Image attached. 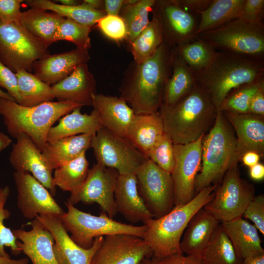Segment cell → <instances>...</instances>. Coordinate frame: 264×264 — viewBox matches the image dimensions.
Wrapping results in <instances>:
<instances>
[{
  "label": "cell",
  "mask_w": 264,
  "mask_h": 264,
  "mask_svg": "<svg viewBox=\"0 0 264 264\" xmlns=\"http://www.w3.org/2000/svg\"><path fill=\"white\" fill-rule=\"evenodd\" d=\"M173 60L172 49L163 42L145 62H133L130 65L119 89L120 97L135 115L158 112L165 85L172 72Z\"/></svg>",
  "instance_id": "obj_1"
},
{
  "label": "cell",
  "mask_w": 264,
  "mask_h": 264,
  "mask_svg": "<svg viewBox=\"0 0 264 264\" xmlns=\"http://www.w3.org/2000/svg\"><path fill=\"white\" fill-rule=\"evenodd\" d=\"M193 73L196 83L207 92L219 111L231 91L264 78V60L220 50L208 66Z\"/></svg>",
  "instance_id": "obj_2"
},
{
  "label": "cell",
  "mask_w": 264,
  "mask_h": 264,
  "mask_svg": "<svg viewBox=\"0 0 264 264\" xmlns=\"http://www.w3.org/2000/svg\"><path fill=\"white\" fill-rule=\"evenodd\" d=\"M218 111L209 94L196 83L172 106H161L158 112L164 132L174 144H186L204 135L212 127Z\"/></svg>",
  "instance_id": "obj_3"
},
{
  "label": "cell",
  "mask_w": 264,
  "mask_h": 264,
  "mask_svg": "<svg viewBox=\"0 0 264 264\" xmlns=\"http://www.w3.org/2000/svg\"><path fill=\"white\" fill-rule=\"evenodd\" d=\"M79 107L83 106L70 101H52L28 107L0 97V115L8 132L15 138L24 133L41 152L47 143L48 132L53 125Z\"/></svg>",
  "instance_id": "obj_4"
},
{
  "label": "cell",
  "mask_w": 264,
  "mask_h": 264,
  "mask_svg": "<svg viewBox=\"0 0 264 264\" xmlns=\"http://www.w3.org/2000/svg\"><path fill=\"white\" fill-rule=\"evenodd\" d=\"M218 185L205 187L188 202L176 205L164 216L151 218L143 223L146 229L143 239L149 245L154 257L160 259L183 254L180 242L189 221L213 198Z\"/></svg>",
  "instance_id": "obj_5"
},
{
  "label": "cell",
  "mask_w": 264,
  "mask_h": 264,
  "mask_svg": "<svg viewBox=\"0 0 264 264\" xmlns=\"http://www.w3.org/2000/svg\"><path fill=\"white\" fill-rule=\"evenodd\" d=\"M235 132L222 111H218L215 121L202 144L201 167L195 182V195L205 187L218 184L234 164L236 156Z\"/></svg>",
  "instance_id": "obj_6"
},
{
  "label": "cell",
  "mask_w": 264,
  "mask_h": 264,
  "mask_svg": "<svg viewBox=\"0 0 264 264\" xmlns=\"http://www.w3.org/2000/svg\"><path fill=\"white\" fill-rule=\"evenodd\" d=\"M67 212L59 217L71 239L80 247L90 248L96 237L116 234H127L143 238L146 226H135L117 221L101 212L94 216L79 210L68 201Z\"/></svg>",
  "instance_id": "obj_7"
},
{
  "label": "cell",
  "mask_w": 264,
  "mask_h": 264,
  "mask_svg": "<svg viewBox=\"0 0 264 264\" xmlns=\"http://www.w3.org/2000/svg\"><path fill=\"white\" fill-rule=\"evenodd\" d=\"M215 49L229 51L264 60V25L237 18L219 27L196 36Z\"/></svg>",
  "instance_id": "obj_8"
},
{
  "label": "cell",
  "mask_w": 264,
  "mask_h": 264,
  "mask_svg": "<svg viewBox=\"0 0 264 264\" xmlns=\"http://www.w3.org/2000/svg\"><path fill=\"white\" fill-rule=\"evenodd\" d=\"M47 47L22 24L0 21V61L16 73L32 72L34 63L49 54Z\"/></svg>",
  "instance_id": "obj_9"
},
{
  "label": "cell",
  "mask_w": 264,
  "mask_h": 264,
  "mask_svg": "<svg viewBox=\"0 0 264 264\" xmlns=\"http://www.w3.org/2000/svg\"><path fill=\"white\" fill-rule=\"evenodd\" d=\"M213 198L203 207L220 222L242 217L249 202L255 196L254 186L241 178L238 163L224 175Z\"/></svg>",
  "instance_id": "obj_10"
},
{
  "label": "cell",
  "mask_w": 264,
  "mask_h": 264,
  "mask_svg": "<svg viewBox=\"0 0 264 264\" xmlns=\"http://www.w3.org/2000/svg\"><path fill=\"white\" fill-rule=\"evenodd\" d=\"M98 163L119 174L135 173L148 159L125 138L103 127L93 135L91 145Z\"/></svg>",
  "instance_id": "obj_11"
},
{
  "label": "cell",
  "mask_w": 264,
  "mask_h": 264,
  "mask_svg": "<svg viewBox=\"0 0 264 264\" xmlns=\"http://www.w3.org/2000/svg\"><path fill=\"white\" fill-rule=\"evenodd\" d=\"M137 189L153 218H159L174 207V190L171 174L149 159L135 173Z\"/></svg>",
  "instance_id": "obj_12"
},
{
  "label": "cell",
  "mask_w": 264,
  "mask_h": 264,
  "mask_svg": "<svg viewBox=\"0 0 264 264\" xmlns=\"http://www.w3.org/2000/svg\"><path fill=\"white\" fill-rule=\"evenodd\" d=\"M118 175L116 170L96 163L89 169L83 184L71 193L67 201L73 205L79 202L97 203L102 212L113 219L117 213L114 193Z\"/></svg>",
  "instance_id": "obj_13"
},
{
  "label": "cell",
  "mask_w": 264,
  "mask_h": 264,
  "mask_svg": "<svg viewBox=\"0 0 264 264\" xmlns=\"http://www.w3.org/2000/svg\"><path fill=\"white\" fill-rule=\"evenodd\" d=\"M203 137L186 144H174L175 165L171 174L175 206L185 204L195 196V182L201 167Z\"/></svg>",
  "instance_id": "obj_14"
},
{
  "label": "cell",
  "mask_w": 264,
  "mask_h": 264,
  "mask_svg": "<svg viewBox=\"0 0 264 264\" xmlns=\"http://www.w3.org/2000/svg\"><path fill=\"white\" fill-rule=\"evenodd\" d=\"M152 11L159 24L164 42L171 48L196 39L198 24L195 18L176 0H155Z\"/></svg>",
  "instance_id": "obj_15"
},
{
  "label": "cell",
  "mask_w": 264,
  "mask_h": 264,
  "mask_svg": "<svg viewBox=\"0 0 264 264\" xmlns=\"http://www.w3.org/2000/svg\"><path fill=\"white\" fill-rule=\"evenodd\" d=\"M13 176L18 192L17 207L24 218L33 220L44 214L60 217L65 213L48 190L29 173L15 171Z\"/></svg>",
  "instance_id": "obj_16"
},
{
  "label": "cell",
  "mask_w": 264,
  "mask_h": 264,
  "mask_svg": "<svg viewBox=\"0 0 264 264\" xmlns=\"http://www.w3.org/2000/svg\"><path fill=\"white\" fill-rule=\"evenodd\" d=\"M153 256L143 238L127 234H112L104 237L90 264H140Z\"/></svg>",
  "instance_id": "obj_17"
},
{
  "label": "cell",
  "mask_w": 264,
  "mask_h": 264,
  "mask_svg": "<svg viewBox=\"0 0 264 264\" xmlns=\"http://www.w3.org/2000/svg\"><path fill=\"white\" fill-rule=\"evenodd\" d=\"M37 218L53 237V251L58 264H90L95 252L103 241V236L96 237L92 246L85 249L79 246L71 239L59 217L50 214H44L39 215Z\"/></svg>",
  "instance_id": "obj_18"
},
{
  "label": "cell",
  "mask_w": 264,
  "mask_h": 264,
  "mask_svg": "<svg viewBox=\"0 0 264 264\" xmlns=\"http://www.w3.org/2000/svg\"><path fill=\"white\" fill-rule=\"evenodd\" d=\"M16 139L9 157L12 167L15 171L31 173L54 196L56 189L53 184L52 171L48 167L42 152L24 133L19 134Z\"/></svg>",
  "instance_id": "obj_19"
},
{
  "label": "cell",
  "mask_w": 264,
  "mask_h": 264,
  "mask_svg": "<svg viewBox=\"0 0 264 264\" xmlns=\"http://www.w3.org/2000/svg\"><path fill=\"white\" fill-rule=\"evenodd\" d=\"M30 224L32 228L29 231L12 230L22 252L32 264H58L53 251L54 239L51 232L37 217Z\"/></svg>",
  "instance_id": "obj_20"
},
{
  "label": "cell",
  "mask_w": 264,
  "mask_h": 264,
  "mask_svg": "<svg viewBox=\"0 0 264 264\" xmlns=\"http://www.w3.org/2000/svg\"><path fill=\"white\" fill-rule=\"evenodd\" d=\"M236 136L237 160L246 153L253 151L260 156L264 154V118L251 113L223 111Z\"/></svg>",
  "instance_id": "obj_21"
},
{
  "label": "cell",
  "mask_w": 264,
  "mask_h": 264,
  "mask_svg": "<svg viewBox=\"0 0 264 264\" xmlns=\"http://www.w3.org/2000/svg\"><path fill=\"white\" fill-rule=\"evenodd\" d=\"M89 59L88 50L78 48L49 54L34 63L32 72L44 82L54 85L69 76L80 65L87 64Z\"/></svg>",
  "instance_id": "obj_22"
},
{
  "label": "cell",
  "mask_w": 264,
  "mask_h": 264,
  "mask_svg": "<svg viewBox=\"0 0 264 264\" xmlns=\"http://www.w3.org/2000/svg\"><path fill=\"white\" fill-rule=\"evenodd\" d=\"M96 82L87 64L80 65L69 76L51 86V93L58 101H70L82 106H92Z\"/></svg>",
  "instance_id": "obj_23"
},
{
  "label": "cell",
  "mask_w": 264,
  "mask_h": 264,
  "mask_svg": "<svg viewBox=\"0 0 264 264\" xmlns=\"http://www.w3.org/2000/svg\"><path fill=\"white\" fill-rule=\"evenodd\" d=\"M92 106L98 114L103 127L125 138L135 114L127 102L120 97L95 93Z\"/></svg>",
  "instance_id": "obj_24"
},
{
  "label": "cell",
  "mask_w": 264,
  "mask_h": 264,
  "mask_svg": "<svg viewBox=\"0 0 264 264\" xmlns=\"http://www.w3.org/2000/svg\"><path fill=\"white\" fill-rule=\"evenodd\" d=\"M114 199L117 212L130 222L144 223L153 218L139 194L135 173L118 175Z\"/></svg>",
  "instance_id": "obj_25"
},
{
  "label": "cell",
  "mask_w": 264,
  "mask_h": 264,
  "mask_svg": "<svg viewBox=\"0 0 264 264\" xmlns=\"http://www.w3.org/2000/svg\"><path fill=\"white\" fill-rule=\"evenodd\" d=\"M221 222L203 208L189 221L180 242L182 253L200 259L215 231Z\"/></svg>",
  "instance_id": "obj_26"
},
{
  "label": "cell",
  "mask_w": 264,
  "mask_h": 264,
  "mask_svg": "<svg viewBox=\"0 0 264 264\" xmlns=\"http://www.w3.org/2000/svg\"><path fill=\"white\" fill-rule=\"evenodd\" d=\"M221 224L240 259L264 254L258 230L242 217Z\"/></svg>",
  "instance_id": "obj_27"
},
{
  "label": "cell",
  "mask_w": 264,
  "mask_h": 264,
  "mask_svg": "<svg viewBox=\"0 0 264 264\" xmlns=\"http://www.w3.org/2000/svg\"><path fill=\"white\" fill-rule=\"evenodd\" d=\"M95 133L80 134L47 143L42 153L49 168L53 171L86 153Z\"/></svg>",
  "instance_id": "obj_28"
},
{
  "label": "cell",
  "mask_w": 264,
  "mask_h": 264,
  "mask_svg": "<svg viewBox=\"0 0 264 264\" xmlns=\"http://www.w3.org/2000/svg\"><path fill=\"white\" fill-rule=\"evenodd\" d=\"M164 133L159 112L135 115L125 138L146 156Z\"/></svg>",
  "instance_id": "obj_29"
},
{
  "label": "cell",
  "mask_w": 264,
  "mask_h": 264,
  "mask_svg": "<svg viewBox=\"0 0 264 264\" xmlns=\"http://www.w3.org/2000/svg\"><path fill=\"white\" fill-rule=\"evenodd\" d=\"M82 107H77L61 117L58 124L50 129L47 136V143L80 134L96 133L103 127L96 110L93 109L89 114L82 113Z\"/></svg>",
  "instance_id": "obj_30"
},
{
  "label": "cell",
  "mask_w": 264,
  "mask_h": 264,
  "mask_svg": "<svg viewBox=\"0 0 264 264\" xmlns=\"http://www.w3.org/2000/svg\"><path fill=\"white\" fill-rule=\"evenodd\" d=\"M173 53L172 72L165 85L161 105L167 107L177 103L196 84L193 71L177 55Z\"/></svg>",
  "instance_id": "obj_31"
},
{
  "label": "cell",
  "mask_w": 264,
  "mask_h": 264,
  "mask_svg": "<svg viewBox=\"0 0 264 264\" xmlns=\"http://www.w3.org/2000/svg\"><path fill=\"white\" fill-rule=\"evenodd\" d=\"M65 18L54 12L34 8L21 12V24L47 47L54 43L58 26Z\"/></svg>",
  "instance_id": "obj_32"
},
{
  "label": "cell",
  "mask_w": 264,
  "mask_h": 264,
  "mask_svg": "<svg viewBox=\"0 0 264 264\" xmlns=\"http://www.w3.org/2000/svg\"><path fill=\"white\" fill-rule=\"evenodd\" d=\"M245 0H212L201 12L197 35L219 27L240 17Z\"/></svg>",
  "instance_id": "obj_33"
},
{
  "label": "cell",
  "mask_w": 264,
  "mask_h": 264,
  "mask_svg": "<svg viewBox=\"0 0 264 264\" xmlns=\"http://www.w3.org/2000/svg\"><path fill=\"white\" fill-rule=\"evenodd\" d=\"M24 1L30 8L50 10L63 18L91 27L107 15L105 10H95L82 3L77 6H68L49 0H26Z\"/></svg>",
  "instance_id": "obj_34"
},
{
  "label": "cell",
  "mask_w": 264,
  "mask_h": 264,
  "mask_svg": "<svg viewBox=\"0 0 264 264\" xmlns=\"http://www.w3.org/2000/svg\"><path fill=\"white\" fill-rule=\"evenodd\" d=\"M200 260L202 264H242L225 232L221 222L203 250Z\"/></svg>",
  "instance_id": "obj_35"
},
{
  "label": "cell",
  "mask_w": 264,
  "mask_h": 264,
  "mask_svg": "<svg viewBox=\"0 0 264 264\" xmlns=\"http://www.w3.org/2000/svg\"><path fill=\"white\" fill-rule=\"evenodd\" d=\"M16 75L21 97V105L34 107L44 102L52 101L54 99L51 93V86L34 74L26 70L21 69L16 72Z\"/></svg>",
  "instance_id": "obj_36"
},
{
  "label": "cell",
  "mask_w": 264,
  "mask_h": 264,
  "mask_svg": "<svg viewBox=\"0 0 264 264\" xmlns=\"http://www.w3.org/2000/svg\"><path fill=\"white\" fill-rule=\"evenodd\" d=\"M155 0H137L133 3L125 0L119 16L123 20L127 32L126 40L131 44L149 22V14Z\"/></svg>",
  "instance_id": "obj_37"
},
{
  "label": "cell",
  "mask_w": 264,
  "mask_h": 264,
  "mask_svg": "<svg viewBox=\"0 0 264 264\" xmlns=\"http://www.w3.org/2000/svg\"><path fill=\"white\" fill-rule=\"evenodd\" d=\"M89 163L86 153L75 159L55 169L53 184L64 191L71 193L78 188L85 181L88 171Z\"/></svg>",
  "instance_id": "obj_38"
},
{
  "label": "cell",
  "mask_w": 264,
  "mask_h": 264,
  "mask_svg": "<svg viewBox=\"0 0 264 264\" xmlns=\"http://www.w3.org/2000/svg\"><path fill=\"white\" fill-rule=\"evenodd\" d=\"M164 42L159 24L154 17L130 44L134 62L141 64L149 59Z\"/></svg>",
  "instance_id": "obj_39"
},
{
  "label": "cell",
  "mask_w": 264,
  "mask_h": 264,
  "mask_svg": "<svg viewBox=\"0 0 264 264\" xmlns=\"http://www.w3.org/2000/svg\"><path fill=\"white\" fill-rule=\"evenodd\" d=\"M172 49L193 72L200 71L208 66L216 52L208 43L197 37L192 42Z\"/></svg>",
  "instance_id": "obj_40"
},
{
  "label": "cell",
  "mask_w": 264,
  "mask_h": 264,
  "mask_svg": "<svg viewBox=\"0 0 264 264\" xmlns=\"http://www.w3.org/2000/svg\"><path fill=\"white\" fill-rule=\"evenodd\" d=\"M263 87H264V78L234 89L224 99L219 111L249 113L252 98Z\"/></svg>",
  "instance_id": "obj_41"
},
{
  "label": "cell",
  "mask_w": 264,
  "mask_h": 264,
  "mask_svg": "<svg viewBox=\"0 0 264 264\" xmlns=\"http://www.w3.org/2000/svg\"><path fill=\"white\" fill-rule=\"evenodd\" d=\"M91 30V27L64 18L58 26L54 42L60 40L67 41L73 43L76 48L88 50L91 45L89 37Z\"/></svg>",
  "instance_id": "obj_42"
},
{
  "label": "cell",
  "mask_w": 264,
  "mask_h": 264,
  "mask_svg": "<svg viewBox=\"0 0 264 264\" xmlns=\"http://www.w3.org/2000/svg\"><path fill=\"white\" fill-rule=\"evenodd\" d=\"M174 144L169 135L164 132L149 151L146 157L160 168L171 174L175 165Z\"/></svg>",
  "instance_id": "obj_43"
},
{
  "label": "cell",
  "mask_w": 264,
  "mask_h": 264,
  "mask_svg": "<svg viewBox=\"0 0 264 264\" xmlns=\"http://www.w3.org/2000/svg\"><path fill=\"white\" fill-rule=\"evenodd\" d=\"M10 193V188L8 186L3 188L0 196V256L10 258V256L6 252L4 247L11 249L13 255H19L22 252L17 245L18 240L10 228L6 227L3 223L4 220L10 216V212L4 208Z\"/></svg>",
  "instance_id": "obj_44"
},
{
  "label": "cell",
  "mask_w": 264,
  "mask_h": 264,
  "mask_svg": "<svg viewBox=\"0 0 264 264\" xmlns=\"http://www.w3.org/2000/svg\"><path fill=\"white\" fill-rule=\"evenodd\" d=\"M97 27L109 38L116 42L126 39V28L119 16L106 15L97 21Z\"/></svg>",
  "instance_id": "obj_45"
},
{
  "label": "cell",
  "mask_w": 264,
  "mask_h": 264,
  "mask_svg": "<svg viewBox=\"0 0 264 264\" xmlns=\"http://www.w3.org/2000/svg\"><path fill=\"white\" fill-rule=\"evenodd\" d=\"M245 219L251 220L257 229L264 235V196H255L249 202L242 215Z\"/></svg>",
  "instance_id": "obj_46"
},
{
  "label": "cell",
  "mask_w": 264,
  "mask_h": 264,
  "mask_svg": "<svg viewBox=\"0 0 264 264\" xmlns=\"http://www.w3.org/2000/svg\"><path fill=\"white\" fill-rule=\"evenodd\" d=\"M0 87L3 88L19 104H21V97L19 90L18 79L16 73L4 65L0 61Z\"/></svg>",
  "instance_id": "obj_47"
},
{
  "label": "cell",
  "mask_w": 264,
  "mask_h": 264,
  "mask_svg": "<svg viewBox=\"0 0 264 264\" xmlns=\"http://www.w3.org/2000/svg\"><path fill=\"white\" fill-rule=\"evenodd\" d=\"M22 0H0V21L3 24H21L20 7Z\"/></svg>",
  "instance_id": "obj_48"
},
{
  "label": "cell",
  "mask_w": 264,
  "mask_h": 264,
  "mask_svg": "<svg viewBox=\"0 0 264 264\" xmlns=\"http://www.w3.org/2000/svg\"><path fill=\"white\" fill-rule=\"evenodd\" d=\"M264 0H245L239 18L250 22H263Z\"/></svg>",
  "instance_id": "obj_49"
},
{
  "label": "cell",
  "mask_w": 264,
  "mask_h": 264,
  "mask_svg": "<svg viewBox=\"0 0 264 264\" xmlns=\"http://www.w3.org/2000/svg\"><path fill=\"white\" fill-rule=\"evenodd\" d=\"M212 0H176L177 4L190 13L199 14L209 6Z\"/></svg>",
  "instance_id": "obj_50"
},
{
  "label": "cell",
  "mask_w": 264,
  "mask_h": 264,
  "mask_svg": "<svg viewBox=\"0 0 264 264\" xmlns=\"http://www.w3.org/2000/svg\"><path fill=\"white\" fill-rule=\"evenodd\" d=\"M158 264H202L200 259L183 254L173 255L158 259Z\"/></svg>",
  "instance_id": "obj_51"
},
{
  "label": "cell",
  "mask_w": 264,
  "mask_h": 264,
  "mask_svg": "<svg viewBox=\"0 0 264 264\" xmlns=\"http://www.w3.org/2000/svg\"><path fill=\"white\" fill-rule=\"evenodd\" d=\"M249 113L264 116V87L253 96L249 105Z\"/></svg>",
  "instance_id": "obj_52"
},
{
  "label": "cell",
  "mask_w": 264,
  "mask_h": 264,
  "mask_svg": "<svg viewBox=\"0 0 264 264\" xmlns=\"http://www.w3.org/2000/svg\"><path fill=\"white\" fill-rule=\"evenodd\" d=\"M124 0H104V10L107 15L119 16L120 10L124 4Z\"/></svg>",
  "instance_id": "obj_53"
},
{
  "label": "cell",
  "mask_w": 264,
  "mask_h": 264,
  "mask_svg": "<svg viewBox=\"0 0 264 264\" xmlns=\"http://www.w3.org/2000/svg\"><path fill=\"white\" fill-rule=\"evenodd\" d=\"M260 155L256 152L250 151L244 154L241 159L243 163L249 167L259 163Z\"/></svg>",
  "instance_id": "obj_54"
},
{
  "label": "cell",
  "mask_w": 264,
  "mask_h": 264,
  "mask_svg": "<svg viewBox=\"0 0 264 264\" xmlns=\"http://www.w3.org/2000/svg\"><path fill=\"white\" fill-rule=\"evenodd\" d=\"M249 175L255 180H261L264 178V166L260 163L249 167Z\"/></svg>",
  "instance_id": "obj_55"
},
{
  "label": "cell",
  "mask_w": 264,
  "mask_h": 264,
  "mask_svg": "<svg viewBox=\"0 0 264 264\" xmlns=\"http://www.w3.org/2000/svg\"><path fill=\"white\" fill-rule=\"evenodd\" d=\"M81 3L95 10H104V0H84Z\"/></svg>",
  "instance_id": "obj_56"
},
{
  "label": "cell",
  "mask_w": 264,
  "mask_h": 264,
  "mask_svg": "<svg viewBox=\"0 0 264 264\" xmlns=\"http://www.w3.org/2000/svg\"><path fill=\"white\" fill-rule=\"evenodd\" d=\"M242 264H264V254L245 258Z\"/></svg>",
  "instance_id": "obj_57"
},
{
  "label": "cell",
  "mask_w": 264,
  "mask_h": 264,
  "mask_svg": "<svg viewBox=\"0 0 264 264\" xmlns=\"http://www.w3.org/2000/svg\"><path fill=\"white\" fill-rule=\"evenodd\" d=\"M29 259L25 258L18 260L0 256V264H28Z\"/></svg>",
  "instance_id": "obj_58"
},
{
  "label": "cell",
  "mask_w": 264,
  "mask_h": 264,
  "mask_svg": "<svg viewBox=\"0 0 264 264\" xmlns=\"http://www.w3.org/2000/svg\"><path fill=\"white\" fill-rule=\"evenodd\" d=\"M12 142L6 134L0 132V153L6 149Z\"/></svg>",
  "instance_id": "obj_59"
},
{
  "label": "cell",
  "mask_w": 264,
  "mask_h": 264,
  "mask_svg": "<svg viewBox=\"0 0 264 264\" xmlns=\"http://www.w3.org/2000/svg\"><path fill=\"white\" fill-rule=\"evenodd\" d=\"M56 1L60 2L61 4L68 6H77L82 3L80 1L76 0H58Z\"/></svg>",
  "instance_id": "obj_60"
},
{
  "label": "cell",
  "mask_w": 264,
  "mask_h": 264,
  "mask_svg": "<svg viewBox=\"0 0 264 264\" xmlns=\"http://www.w3.org/2000/svg\"><path fill=\"white\" fill-rule=\"evenodd\" d=\"M158 259L153 256L147 258L142 261L140 264H158Z\"/></svg>",
  "instance_id": "obj_61"
},
{
  "label": "cell",
  "mask_w": 264,
  "mask_h": 264,
  "mask_svg": "<svg viewBox=\"0 0 264 264\" xmlns=\"http://www.w3.org/2000/svg\"><path fill=\"white\" fill-rule=\"evenodd\" d=\"M0 97L4 98L15 101L14 99L8 94L7 92H5L0 88Z\"/></svg>",
  "instance_id": "obj_62"
},
{
  "label": "cell",
  "mask_w": 264,
  "mask_h": 264,
  "mask_svg": "<svg viewBox=\"0 0 264 264\" xmlns=\"http://www.w3.org/2000/svg\"><path fill=\"white\" fill-rule=\"evenodd\" d=\"M2 190H3V188H1L0 187V196L2 193Z\"/></svg>",
  "instance_id": "obj_63"
}]
</instances>
